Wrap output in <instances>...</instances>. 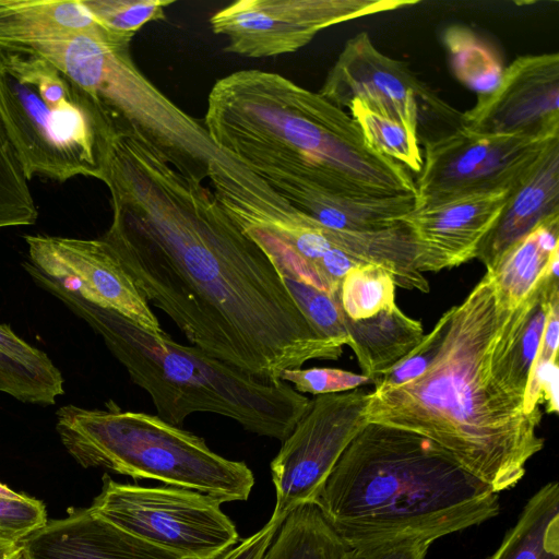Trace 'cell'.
<instances>
[{
    "mask_svg": "<svg viewBox=\"0 0 559 559\" xmlns=\"http://www.w3.org/2000/svg\"><path fill=\"white\" fill-rule=\"evenodd\" d=\"M395 287L391 276L378 266L361 264L354 267L340 286L343 318L367 319L396 304Z\"/></svg>",
    "mask_w": 559,
    "mask_h": 559,
    "instance_id": "f1b7e54d",
    "label": "cell"
},
{
    "mask_svg": "<svg viewBox=\"0 0 559 559\" xmlns=\"http://www.w3.org/2000/svg\"><path fill=\"white\" fill-rule=\"evenodd\" d=\"M22 559H177L90 509L47 521L22 543Z\"/></svg>",
    "mask_w": 559,
    "mask_h": 559,
    "instance_id": "ac0fdd59",
    "label": "cell"
},
{
    "mask_svg": "<svg viewBox=\"0 0 559 559\" xmlns=\"http://www.w3.org/2000/svg\"><path fill=\"white\" fill-rule=\"evenodd\" d=\"M23 266L36 285L62 301L104 341L131 380L147 392L157 416L181 427L193 413H214L259 436L284 441L310 400L285 381H266L198 346L155 335L116 311L62 289L29 262Z\"/></svg>",
    "mask_w": 559,
    "mask_h": 559,
    "instance_id": "5b68a950",
    "label": "cell"
},
{
    "mask_svg": "<svg viewBox=\"0 0 559 559\" xmlns=\"http://www.w3.org/2000/svg\"><path fill=\"white\" fill-rule=\"evenodd\" d=\"M221 504L200 491L121 484L105 474L88 509L177 559H219L239 543L237 528Z\"/></svg>",
    "mask_w": 559,
    "mask_h": 559,
    "instance_id": "30bf717a",
    "label": "cell"
},
{
    "mask_svg": "<svg viewBox=\"0 0 559 559\" xmlns=\"http://www.w3.org/2000/svg\"><path fill=\"white\" fill-rule=\"evenodd\" d=\"M207 178L222 210L261 248L282 278L338 294L331 283L345 257L337 230L297 210L226 151L217 148Z\"/></svg>",
    "mask_w": 559,
    "mask_h": 559,
    "instance_id": "9c48e42d",
    "label": "cell"
},
{
    "mask_svg": "<svg viewBox=\"0 0 559 559\" xmlns=\"http://www.w3.org/2000/svg\"><path fill=\"white\" fill-rule=\"evenodd\" d=\"M489 559H559V487H540Z\"/></svg>",
    "mask_w": 559,
    "mask_h": 559,
    "instance_id": "d4e9b609",
    "label": "cell"
},
{
    "mask_svg": "<svg viewBox=\"0 0 559 559\" xmlns=\"http://www.w3.org/2000/svg\"><path fill=\"white\" fill-rule=\"evenodd\" d=\"M443 40L453 73L462 84L479 95L497 87L504 68L498 52L488 43L457 25L444 31Z\"/></svg>",
    "mask_w": 559,
    "mask_h": 559,
    "instance_id": "4316f807",
    "label": "cell"
},
{
    "mask_svg": "<svg viewBox=\"0 0 559 559\" xmlns=\"http://www.w3.org/2000/svg\"><path fill=\"white\" fill-rule=\"evenodd\" d=\"M369 395L357 388L310 400L270 465L276 498L271 520L283 523L294 509L313 502L342 453L368 424Z\"/></svg>",
    "mask_w": 559,
    "mask_h": 559,
    "instance_id": "7c38bea8",
    "label": "cell"
},
{
    "mask_svg": "<svg viewBox=\"0 0 559 559\" xmlns=\"http://www.w3.org/2000/svg\"><path fill=\"white\" fill-rule=\"evenodd\" d=\"M504 312L487 271L453 307L428 369L407 384L370 391L366 409L368 423L432 440L497 493L514 487L544 448L537 432L540 409L526 413L523 401L504 392L490 374Z\"/></svg>",
    "mask_w": 559,
    "mask_h": 559,
    "instance_id": "7a4b0ae2",
    "label": "cell"
},
{
    "mask_svg": "<svg viewBox=\"0 0 559 559\" xmlns=\"http://www.w3.org/2000/svg\"><path fill=\"white\" fill-rule=\"evenodd\" d=\"M433 542L421 537L388 540L347 548L343 559H425Z\"/></svg>",
    "mask_w": 559,
    "mask_h": 559,
    "instance_id": "8d00e7d4",
    "label": "cell"
},
{
    "mask_svg": "<svg viewBox=\"0 0 559 559\" xmlns=\"http://www.w3.org/2000/svg\"><path fill=\"white\" fill-rule=\"evenodd\" d=\"M559 214V140L511 191L495 227L483 241L477 259L491 270L513 243L548 217Z\"/></svg>",
    "mask_w": 559,
    "mask_h": 559,
    "instance_id": "ffe728a7",
    "label": "cell"
},
{
    "mask_svg": "<svg viewBox=\"0 0 559 559\" xmlns=\"http://www.w3.org/2000/svg\"><path fill=\"white\" fill-rule=\"evenodd\" d=\"M0 392L23 403L49 406L64 393L63 378L43 374L0 350Z\"/></svg>",
    "mask_w": 559,
    "mask_h": 559,
    "instance_id": "d6a6232c",
    "label": "cell"
},
{
    "mask_svg": "<svg viewBox=\"0 0 559 559\" xmlns=\"http://www.w3.org/2000/svg\"><path fill=\"white\" fill-rule=\"evenodd\" d=\"M462 126L486 134L559 136V55L515 58L497 87L462 112Z\"/></svg>",
    "mask_w": 559,
    "mask_h": 559,
    "instance_id": "2e32d148",
    "label": "cell"
},
{
    "mask_svg": "<svg viewBox=\"0 0 559 559\" xmlns=\"http://www.w3.org/2000/svg\"><path fill=\"white\" fill-rule=\"evenodd\" d=\"M100 28L82 0H0V50H17L53 31Z\"/></svg>",
    "mask_w": 559,
    "mask_h": 559,
    "instance_id": "cb8c5ba5",
    "label": "cell"
},
{
    "mask_svg": "<svg viewBox=\"0 0 559 559\" xmlns=\"http://www.w3.org/2000/svg\"><path fill=\"white\" fill-rule=\"evenodd\" d=\"M499 493L432 440L368 423L313 502L347 548L421 537L436 542L500 512Z\"/></svg>",
    "mask_w": 559,
    "mask_h": 559,
    "instance_id": "277c9868",
    "label": "cell"
},
{
    "mask_svg": "<svg viewBox=\"0 0 559 559\" xmlns=\"http://www.w3.org/2000/svg\"><path fill=\"white\" fill-rule=\"evenodd\" d=\"M281 525L282 522L270 519L261 530L240 540L219 559H262Z\"/></svg>",
    "mask_w": 559,
    "mask_h": 559,
    "instance_id": "f35d334b",
    "label": "cell"
},
{
    "mask_svg": "<svg viewBox=\"0 0 559 559\" xmlns=\"http://www.w3.org/2000/svg\"><path fill=\"white\" fill-rule=\"evenodd\" d=\"M0 119V228L35 224L38 213Z\"/></svg>",
    "mask_w": 559,
    "mask_h": 559,
    "instance_id": "f546056e",
    "label": "cell"
},
{
    "mask_svg": "<svg viewBox=\"0 0 559 559\" xmlns=\"http://www.w3.org/2000/svg\"><path fill=\"white\" fill-rule=\"evenodd\" d=\"M559 288L556 287L549 301V309L534 361H557L559 345Z\"/></svg>",
    "mask_w": 559,
    "mask_h": 559,
    "instance_id": "ab89813d",
    "label": "cell"
},
{
    "mask_svg": "<svg viewBox=\"0 0 559 559\" xmlns=\"http://www.w3.org/2000/svg\"><path fill=\"white\" fill-rule=\"evenodd\" d=\"M453 307L445 311L433 329L405 357L373 378L374 389H392L407 384L421 376L433 361L444 340Z\"/></svg>",
    "mask_w": 559,
    "mask_h": 559,
    "instance_id": "836d02e7",
    "label": "cell"
},
{
    "mask_svg": "<svg viewBox=\"0 0 559 559\" xmlns=\"http://www.w3.org/2000/svg\"><path fill=\"white\" fill-rule=\"evenodd\" d=\"M348 345L362 371L373 380L405 357L424 337L421 322L396 304L362 320L344 319Z\"/></svg>",
    "mask_w": 559,
    "mask_h": 559,
    "instance_id": "603a6c76",
    "label": "cell"
},
{
    "mask_svg": "<svg viewBox=\"0 0 559 559\" xmlns=\"http://www.w3.org/2000/svg\"><path fill=\"white\" fill-rule=\"evenodd\" d=\"M112 221L100 237L145 301L207 354L266 381L343 346L305 317L281 275L226 215L129 126H114L100 157Z\"/></svg>",
    "mask_w": 559,
    "mask_h": 559,
    "instance_id": "6da1fadb",
    "label": "cell"
},
{
    "mask_svg": "<svg viewBox=\"0 0 559 559\" xmlns=\"http://www.w3.org/2000/svg\"><path fill=\"white\" fill-rule=\"evenodd\" d=\"M28 262L62 289L160 335L150 305L102 239L28 235Z\"/></svg>",
    "mask_w": 559,
    "mask_h": 559,
    "instance_id": "9a60e30c",
    "label": "cell"
},
{
    "mask_svg": "<svg viewBox=\"0 0 559 559\" xmlns=\"http://www.w3.org/2000/svg\"><path fill=\"white\" fill-rule=\"evenodd\" d=\"M0 559H22L21 543L0 537Z\"/></svg>",
    "mask_w": 559,
    "mask_h": 559,
    "instance_id": "60d3db41",
    "label": "cell"
},
{
    "mask_svg": "<svg viewBox=\"0 0 559 559\" xmlns=\"http://www.w3.org/2000/svg\"><path fill=\"white\" fill-rule=\"evenodd\" d=\"M559 214L546 218L500 257L491 270L500 308L512 311L539 284L559 252Z\"/></svg>",
    "mask_w": 559,
    "mask_h": 559,
    "instance_id": "7402d4cb",
    "label": "cell"
},
{
    "mask_svg": "<svg viewBox=\"0 0 559 559\" xmlns=\"http://www.w3.org/2000/svg\"><path fill=\"white\" fill-rule=\"evenodd\" d=\"M0 350L43 374L63 378L46 353L26 343L7 324H0Z\"/></svg>",
    "mask_w": 559,
    "mask_h": 559,
    "instance_id": "74e56055",
    "label": "cell"
},
{
    "mask_svg": "<svg viewBox=\"0 0 559 559\" xmlns=\"http://www.w3.org/2000/svg\"><path fill=\"white\" fill-rule=\"evenodd\" d=\"M280 379L289 382L297 392L310 393L314 396L342 393L373 383L371 378L364 374L329 367L289 369L285 370Z\"/></svg>",
    "mask_w": 559,
    "mask_h": 559,
    "instance_id": "e575fe53",
    "label": "cell"
},
{
    "mask_svg": "<svg viewBox=\"0 0 559 559\" xmlns=\"http://www.w3.org/2000/svg\"><path fill=\"white\" fill-rule=\"evenodd\" d=\"M56 430L69 454L83 467H104L134 479L200 491L222 503L246 501L254 476L245 462L212 451L199 436L157 415L72 404L56 412Z\"/></svg>",
    "mask_w": 559,
    "mask_h": 559,
    "instance_id": "8992f818",
    "label": "cell"
},
{
    "mask_svg": "<svg viewBox=\"0 0 559 559\" xmlns=\"http://www.w3.org/2000/svg\"><path fill=\"white\" fill-rule=\"evenodd\" d=\"M292 297L323 337L342 346L348 345L340 305V292L332 296L296 280L282 278Z\"/></svg>",
    "mask_w": 559,
    "mask_h": 559,
    "instance_id": "1f68e13d",
    "label": "cell"
},
{
    "mask_svg": "<svg viewBox=\"0 0 559 559\" xmlns=\"http://www.w3.org/2000/svg\"><path fill=\"white\" fill-rule=\"evenodd\" d=\"M417 0H238L209 20L226 52L269 58L296 52L333 25L417 4Z\"/></svg>",
    "mask_w": 559,
    "mask_h": 559,
    "instance_id": "4fadbf2b",
    "label": "cell"
},
{
    "mask_svg": "<svg viewBox=\"0 0 559 559\" xmlns=\"http://www.w3.org/2000/svg\"><path fill=\"white\" fill-rule=\"evenodd\" d=\"M47 522L41 501L22 495L20 498H0V537L22 543Z\"/></svg>",
    "mask_w": 559,
    "mask_h": 559,
    "instance_id": "d590c367",
    "label": "cell"
},
{
    "mask_svg": "<svg viewBox=\"0 0 559 559\" xmlns=\"http://www.w3.org/2000/svg\"><path fill=\"white\" fill-rule=\"evenodd\" d=\"M131 40L104 29L58 32L36 40L41 56L130 126L183 176L203 182L217 147L204 123L168 98L134 63Z\"/></svg>",
    "mask_w": 559,
    "mask_h": 559,
    "instance_id": "ba28073f",
    "label": "cell"
},
{
    "mask_svg": "<svg viewBox=\"0 0 559 559\" xmlns=\"http://www.w3.org/2000/svg\"><path fill=\"white\" fill-rule=\"evenodd\" d=\"M21 496V493L13 491L11 488L0 483V498L15 499Z\"/></svg>",
    "mask_w": 559,
    "mask_h": 559,
    "instance_id": "b9f144b4",
    "label": "cell"
},
{
    "mask_svg": "<svg viewBox=\"0 0 559 559\" xmlns=\"http://www.w3.org/2000/svg\"><path fill=\"white\" fill-rule=\"evenodd\" d=\"M203 123L216 147L262 178L347 198L416 197L411 173L373 150L350 115L278 73L250 69L218 79Z\"/></svg>",
    "mask_w": 559,
    "mask_h": 559,
    "instance_id": "3957f363",
    "label": "cell"
},
{
    "mask_svg": "<svg viewBox=\"0 0 559 559\" xmlns=\"http://www.w3.org/2000/svg\"><path fill=\"white\" fill-rule=\"evenodd\" d=\"M512 190L464 194L406 214L402 222L415 242L417 270L439 272L477 258Z\"/></svg>",
    "mask_w": 559,
    "mask_h": 559,
    "instance_id": "e0dca14e",
    "label": "cell"
},
{
    "mask_svg": "<svg viewBox=\"0 0 559 559\" xmlns=\"http://www.w3.org/2000/svg\"><path fill=\"white\" fill-rule=\"evenodd\" d=\"M318 93L342 109L360 99L417 136L425 119L462 127V112L419 80L406 62L381 52L367 32L345 43Z\"/></svg>",
    "mask_w": 559,
    "mask_h": 559,
    "instance_id": "5bb4252c",
    "label": "cell"
},
{
    "mask_svg": "<svg viewBox=\"0 0 559 559\" xmlns=\"http://www.w3.org/2000/svg\"><path fill=\"white\" fill-rule=\"evenodd\" d=\"M346 550L318 507L309 502L284 519L262 559H343Z\"/></svg>",
    "mask_w": 559,
    "mask_h": 559,
    "instance_id": "484cf974",
    "label": "cell"
},
{
    "mask_svg": "<svg viewBox=\"0 0 559 559\" xmlns=\"http://www.w3.org/2000/svg\"><path fill=\"white\" fill-rule=\"evenodd\" d=\"M556 287L558 275L548 269L520 306L512 311L506 310L491 350V378L504 392L521 401L540 344L550 295Z\"/></svg>",
    "mask_w": 559,
    "mask_h": 559,
    "instance_id": "d6986e66",
    "label": "cell"
},
{
    "mask_svg": "<svg viewBox=\"0 0 559 559\" xmlns=\"http://www.w3.org/2000/svg\"><path fill=\"white\" fill-rule=\"evenodd\" d=\"M559 136L486 134L460 127L425 143L415 207L464 194L514 188Z\"/></svg>",
    "mask_w": 559,
    "mask_h": 559,
    "instance_id": "8fae6325",
    "label": "cell"
},
{
    "mask_svg": "<svg viewBox=\"0 0 559 559\" xmlns=\"http://www.w3.org/2000/svg\"><path fill=\"white\" fill-rule=\"evenodd\" d=\"M347 108L373 150L395 160L409 173L419 174L424 165V156L415 133L400 121L378 112L360 99H353Z\"/></svg>",
    "mask_w": 559,
    "mask_h": 559,
    "instance_id": "83f0119b",
    "label": "cell"
},
{
    "mask_svg": "<svg viewBox=\"0 0 559 559\" xmlns=\"http://www.w3.org/2000/svg\"><path fill=\"white\" fill-rule=\"evenodd\" d=\"M262 179L297 210L335 230L386 229L400 224L415 207V195L347 198L325 193L284 178Z\"/></svg>",
    "mask_w": 559,
    "mask_h": 559,
    "instance_id": "44dd1931",
    "label": "cell"
},
{
    "mask_svg": "<svg viewBox=\"0 0 559 559\" xmlns=\"http://www.w3.org/2000/svg\"><path fill=\"white\" fill-rule=\"evenodd\" d=\"M96 23L109 35L132 40L147 23L166 17L175 0H82Z\"/></svg>",
    "mask_w": 559,
    "mask_h": 559,
    "instance_id": "4dcf8cb0",
    "label": "cell"
},
{
    "mask_svg": "<svg viewBox=\"0 0 559 559\" xmlns=\"http://www.w3.org/2000/svg\"><path fill=\"white\" fill-rule=\"evenodd\" d=\"M0 119L27 180H99L114 117L41 56L0 50Z\"/></svg>",
    "mask_w": 559,
    "mask_h": 559,
    "instance_id": "52a82bcc",
    "label": "cell"
}]
</instances>
